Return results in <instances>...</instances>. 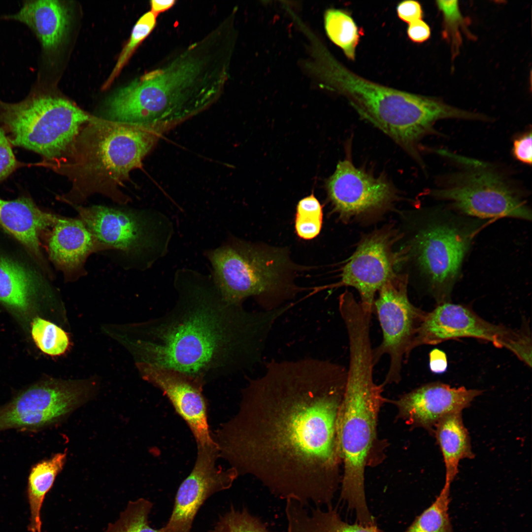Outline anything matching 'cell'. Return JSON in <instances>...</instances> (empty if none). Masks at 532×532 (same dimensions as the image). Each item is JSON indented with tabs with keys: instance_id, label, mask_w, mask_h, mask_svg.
<instances>
[{
	"instance_id": "603a6c76",
	"label": "cell",
	"mask_w": 532,
	"mask_h": 532,
	"mask_svg": "<svg viewBox=\"0 0 532 532\" xmlns=\"http://www.w3.org/2000/svg\"><path fill=\"white\" fill-rule=\"evenodd\" d=\"M304 506L294 500H286L288 532H381L376 525L365 526L344 521L332 506L325 510L311 508L310 511Z\"/></svg>"
},
{
	"instance_id": "9c48e42d",
	"label": "cell",
	"mask_w": 532,
	"mask_h": 532,
	"mask_svg": "<svg viewBox=\"0 0 532 532\" xmlns=\"http://www.w3.org/2000/svg\"><path fill=\"white\" fill-rule=\"evenodd\" d=\"M450 154L462 166L433 191L434 197L469 217L531 220L522 193L504 174L489 163Z\"/></svg>"
},
{
	"instance_id": "60d3db41",
	"label": "cell",
	"mask_w": 532,
	"mask_h": 532,
	"mask_svg": "<svg viewBox=\"0 0 532 532\" xmlns=\"http://www.w3.org/2000/svg\"><path fill=\"white\" fill-rule=\"evenodd\" d=\"M175 2L176 1L174 0H151L150 1L151 11L158 15L159 13L165 12L172 7L175 4Z\"/></svg>"
},
{
	"instance_id": "e0dca14e",
	"label": "cell",
	"mask_w": 532,
	"mask_h": 532,
	"mask_svg": "<svg viewBox=\"0 0 532 532\" xmlns=\"http://www.w3.org/2000/svg\"><path fill=\"white\" fill-rule=\"evenodd\" d=\"M516 332L489 323L469 308L445 302L427 312L411 346L434 345L460 337H473L507 349Z\"/></svg>"
},
{
	"instance_id": "ab89813d",
	"label": "cell",
	"mask_w": 532,
	"mask_h": 532,
	"mask_svg": "<svg viewBox=\"0 0 532 532\" xmlns=\"http://www.w3.org/2000/svg\"><path fill=\"white\" fill-rule=\"evenodd\" d=\"M447 360L445 353L438 349H434L429 354V366L431 370L440 374L444 372L447 368Z\"/></svg>"
},
{
	"instance_id": "8d00e7d4",
	"label": "cell",
	"mask_w": 532,
	"mask_h": 532,
	"mask_svg": "<svg viewBox=\"0 0 532 532\" xmlns=\"http://www.w3.org/2000/svg\"><path fill=\"white\" fill-rule=\"evenodd\" d=\"M397 12L399 18L408 24L422 19L423 17L422 6L418 1L415 0L400 2L397 7Z\"/></svg>"
},
{
	"instance_id": "44dd1931",
	"label": "cell",
	"mask_w": 532,
	"mask_h": 532,
	"mask_svg": "<svg viewBox=\"0 0 532 532\" xmlns=\"http://www.w3.org/2000/svg\"><path fill=\"white\" fill-rule=\"evenodd\" d=\"M1 18L26 25L35 34L46 53L55 50L62 44L70 24L67 7L54 0L25 1L17 12Z\"/></svg>"
},
{
	"instance_id": "f35d334b",
	"label": "cell",
	"mask_w": 532,
	"mask_h": 532,
	"mask_svg": "<svg viewBox=\"0 0 532 532\" xmlns=\"http://www.w3.org/2000/svg\"><path fill=\"white\" fill-rule=\"evenodd\" d=\"M407 33L409 38L413 42L422 43L430 37L431 30L425 22L419 19L409 24Z\"/></svg>"
},
{
	"instance_id": "30bf717a",
	"label": "cell",
	"mask_w": 532,
	"mask_h": 532,
	"mask_svg": "<svg viewBox=\"0 0 532 532\" xmlns=\"http://www.w3.org/2000/svg\"><path fill=\"white\" fill-rule=\"evenodd\" d=\"M313 68L327 89L345 97L359 115L383 132L400 130L412 120L416 94L375 83L354 73L326 48L315 56Z\"/></svg>"
},
{
	"instance_id": "d6a6232c",
	"label": "cell",
	"mask_w": 532,
	"mask_h": 532,
	"mask_svg": "<svg viewBox=\"0 0 532 532\" xmlns=\"http://www.w3.org/2000/svg\"><path fill=\"white\" fill-rule=\"evenodd\" d=\"M457 0H437V5L442 11L444 21L445 37L450 40L453 54H456L461 43L459 28L464 23V19L459 10Z\"/></svg>"
},
{
	"instance_id": "3957f363",
	"label": "cell",
	"mask_w": 532,
	"mask_h": 532,
	"mask_svg": "<svg viewBox=\"0 0 532 532\" xmlns=\"http://www.w3.org/2000/svg\"><path fill=\"white\" fill-rule=\"evenodd\" d=\"M232 37L223 21L169 56L107 99V119L141 125L160 135L206 110L228 79Z\"/></svg>"
},
{
	"instance_id": "2e32d148",
	"label": "cell",
	"mask_w": 532,
	"mask_h": 532,
	"mask_svg": "<svg viewBox=\"0 0 532 532\" xmlns=\"http://www.w3.org/2000/svg\"><path fill=\"white\" fill-rule=\"evenodd\" d=\"M326 187L334 210L344 218L381 210L396 198L393 186L385 178L374 176L348 159L338 162Z\"/></svg>"
},
{
	"instance_id": "6da1fadb",
	"label": "cell",
	"mask_w": 532,
	"mask_h": 532,
	"mask_svg": "<svg viewBox=\"0 0 532 532\" xmlns=\"http://www.w3.org/2000/svg\"><path fill=\"white\" fill-rule=\"evenodd\" d=\"M347 373L317 359L268 362L264 374L247 378L236 414L212 433L219 457L281 499L332 506Z\"/></svg>"
},
{
	"instance_id": "4fadbf2b",
	"label": "cell",
	"mask_w": 532,
	"mask_h": 532,
	"mask_svg": "<svg viewBox=\"0 0 532 532\" xmlns=\"http://www.w3.org/2000/svg\"><path fill=\"white\" fill-rule=\"evenodd\" d=\"M90 382L47 381L33 386L0 407V431L35 430L61 420L90 398Z\"/></svg>"
},
{
	"instance_id": "4dcf8cb0",
	"label": "cell",
	"mask_w": 532,
	"mask_h": 532,
	"mask_svg": "<svg viewBox=\"0 0 532 532\" xmlns=\"http://www.w3.org/2000/svg\"><path fill=\"white\" fill-rule=\"evenodd\" d=\"M157 16L158 14L150 10L145 13L137 21L129 40L122 50L113 70L104 86L105 88L110 85L135 49L152 32L156 26Z\"/></svg>"
},
{
	"instance_id": "83f0119b",
	"label": "cell",
	"mask_w": 532,
	"mask_h": 532,
	"mask_svg": "<svg viewBox=\"0 0 532 532\" xmlns=\"http://www.w3.org/2000/svg\"><path fill=\"white\" fill-rule=\"evenodd\" d=\"M450 490L443 486L433 502L404 532H453L449 511Z\"/></svg>"
},
{
	"instance_id": "e575fe53",
	"label": "cell",
	"mask_w": 532,
	"mask_h": 532,
	"mask_svg": "<svg viewBox=\"0 0 532 532\" xmlns=\"http://www.w3.org/2000/svg\"><path fill=\"white\" fill-rule=\"evenodd\" d=\"M323 217L296 215L295 229L300 238L309 240L317 236L322 228Z\"/></svg>"
},
{
	"instance_id": "ffe728a7",
	"label": "cell",
	"mask_w": 532,
	"mask_h": 532,
	"mask_svg": "<svg viewBox=\"0 0 532 532\" xmlns=\"http://www.w3.org/2000/svg\"><path fill=\"white\" fill-rule=\"evenodd\" d=\"M482 391L458 388L440 382L422 386L397 401L400 414L410 422L425 428L435 426L445 417L462 412Z\"/></svg>"
},
{
	"instance_id": "f1b7e54d",
	"label": "cell",
	"mask_w": 532,
	"mask_h": 532,
	"mask_svg": "<svg viewBox=\"0 0 532 532\" xmlns=\"http://www.w3.org/2000/svg\"><path fill=\"white\" fill-rule=\"evenodd\" d=\"M153 503L143 498L130 501L119 519L108 524L103 532H165L150 527L148 516Z\"/></svg>"
},
{
	"instance_id": "9a60e30c",
	"label": "cell",
	"mask_w": 532,
	"mask_h": 532,
	"mask_svg": "<svg viewBox=\"0 0 532 532\" xmlns=\"http://www.w3.org/2000/svg\"><path fill=\"white\" fill-rule=\"evenodd\" d=\"M197 456L190 474L177 492L170 517L165 532H191L199 509L210 496L230 488L238 475L232 468L217 466V445L197 447Z\"/></svg>"
},
{
	"instance_id": "ba28073f",
	"label": "cell",
	"mask_w": 532,
	"mask_h": 532,
	"mask_svg": "<svg viewBox=\"0 0 532 532\" xmlns=\"http://www.w3.org/2000/svg\"><path fill=\"white\" fill-rule=\"evenodd\" d=\"M418 226L406 248L438 304L448 302L478 228L449 209H436Z\"/></svg>"
},
{
	"instance_id": "7402d4cb",
	"label": "cell",
	"mask_w": 532,
	"mask_h": 532,
	"mask_svg": "<svg viewBox=\"0 0 532 532\" xmlns=\"http://www.w3.org/2000/svg\"><path fill=\"white\" fill-rule=\"evenodd\" d=\"M58 216L40 209L30 198H0V226L39 259L40 233L49 229Z\"/></svg>"
},
{
	"instance_id": "d590c367",
	"label": "cell",
	"mask_w": 532,
	"mask_h": 532,
	"mask_svg": "<svg viewBox=\"0 0 532 532\" xmlns=\"http://www.w3.org/2000/svg\"><path fill=\"white\" fill-rule=\"evenodd\" d=\"M530 130L513 141L512 154L519 161L529 166L532 162V137Z\"/></svg>"
},
{
	"instance_id": "7a4b0ae2",
	"label": "cell",
	"mask_w": 532,
	"mask_h": 532,
	"mask_svg": "<svg viewBox=\"0 0 532 532\" xmlns=\"http://www.w3.org/2000/svg\"><path fill=\"white\" fill-rule=\"evenodd\" d=\"M178 294L165 315L135 327L129 341L136 363L207 380L252 368L262 360L268 334L286 312L248 311L222 298L212 276L178 269Z\"/></svg>"
},
{
	"instance_id": "cb8c5ba5",
	"label": "cell",
	"mask_w": 532,
	"mask_h": 532,
	"mask_svg": "<svg viewBox=\"0 0 532 532\" xmlns=\"http://www.w3.org/2000/svg\"><path fill=\"white\" fill-rule=\"evenodd\" d=\"M462 414L456 412L447 415L435 426V437L445 466L444 485L449 486H451L458 473L460 462L474 457Z\"/></svg>"
},
{
	"instance_id": "1f68e13d",
	"label": "cell",
	"mask_w": 532,
	"mask_h": 532,
	"mask_svg": "<svg viewBox=\"0 0 532 532\" xmlns=\"http://www.w3.org/2000/svg\"><path fill=\"white\" fill-rule=\"evenodd\" d=\"M212 532H272L258 517L244 507L230 509L219 517Z\"/></svg>"
},
{
	"instance_id": "ac0fdd59",
	"label": "cell",
	"mask_w": 532,
	"mask_h": 532,
	"mask_svg": "<svg viewBox=\"0 0 532 532\" xmlns=\"http://www.w3.org/2000/svg\"><path fill=\"white\" fill-rule=\"evenodd\" d=\"M136 366L143 379L161 390L185 421L197 447L217 445L210 431L201 381L179 371L145 363Z\"/></svg>"
},
{
	"instance_id": "4316f807",
	"label": "cell",
	"mask_w": 532,
	"mask_h": 532,
	"mask_svg": "<svg viewBox=\"0 0 532 532\" xmlns=\"http://www.w3.org/2000/svg\"><path fill=\"white\" fill-rule=\"evenodd\" d=\"M324 25L329 38L348 59L354 61L361 32L350 15L342 10L328 9L324 15Z\"/></svg>"
},
{
	"instance_id": "836d02e7",
	"label": "cell",
	"mask_w": 532,
	"mask_h": 532,
	"mask_svg": "<svg viewBox=\"0 0 532 532\" xmlns=\"http://www.w3.org/2000/svg\"><path fill=\"white\" fill-rule=\"evenodd\" d=\"M11 144L4 130L0 127V182L13 172L17 166Z\"/></svg>"
},
{
	"instance_id": "5b68a950",
	"label": "cell",
	"mask_w": 532,
	"mask_h": 532,
	"mask_svg": "<svg viewBox=\"0 0 532 532\" xmlns=\"http://www.w3.org/2000/svg\"><path fill=\"white\" fill-rule=\"evenodd\" d=\"M349 364L336 426V448L343 461L341 499L358 519L370 515L365 490V467L374 439L384 398L383 385L373 379L372 348L368 341L349 343Z\"/></svg>"
},
{
	"instance_id": "8992f818",
	"label": "cell",
	"mask_w": 532,
	"mask_h": 532,
	"mask_svg": "<svg viewBox=\"0 0 532 532\" xmlns=\"http://www.w3.org/2000/svg\"><path fill=\"white\" fill-rule=\"evenodd\" d=\"M205 256L211 265L213 281L222 298L241 305L247 298L255 297L265 311L281 306L294 291L283 283L287 260L282 252L256 248L236 240L208 250Z\"/></svg>"
},
{
	"instance_id": "74e56055",
	"label": "cell",
	"mask_w": 532,
	"mask_h": 532,
	"mask_svg": "<svg viewBox=\"0 0 532 532\" xmlns=\"http://www.w3.org/2000/svg\"><path fill=\"white\" fill-rule=\"evenodd\" d=\"M296 215L323 217V206L312 194L299 201Z\"/></svg>"
},
{
	"instance_id": "484cf974",
	"label": "cell",
	"mask_w": 532,
	"mask_h": 532,
	"mask_svg": "<svg viewBox=\"0 0 532 532\" xmlns=\"http://www.w3.org/2000/svg\"><path fill=\"white\" fill-rule=\"evenodd\" d=\"M36 279L19 264L0 256V302L20 310L27 309L36 291Z\"/></svg>"
},
{
	"instance_id": "f546056e",
	"label": "cell",
	"mask_w": 532,
	"mask_h": 532,
	"mask_svg": "<svg viewBox=\"0 0 532 532\" xmlns=\"http://www.w3.org/2000/svg\"><path fill=\"white\" fill-rule=\"evenodd\" d=\"M31 331L35 344L46 354L60 356L69 347L70 342L67 332L49 321L35 318L32 322Z\"/></svg>"
},
{
	"instance_id": "d6986e66",
	"label": "cell",
	"mask_w": 532,
	"mask_h": 532,
	"mask_svg": "<svg viewBox=\"0 0 532 532\" xmlns=\"http://www.w3.org/2000/svg\"><path fill=\"white\" fill-rule=\"evenodd\" d=\"M47 238L49 258L66 281L85 275V265L93 253L112 250L100 242L78 218L58 216Z\"/></svg>"
},
{
	"instance_id": "8fae6325",
	"label": "cell",
	"mask_w": 532,
	"mask_h": 532,
	"mask_svg": "<svg viewBox=\"0 0 532 532\" xmlns=\"http://www.w3.org/2000/svg\"><path fill=\"white\" fill-rule=\"evenodd\" d=\"M79 218L102 243L133 254L150 266L167 253L173 225L157 211H132L102 205H74Z\"/></svg>"
},
{
	"instance_id": "52a82bcc",
	"label": "cell",
	"mask_w": 532,
	"mask_h": 532,
	"mask_svg": "<svg viewBox=\"0 0 532 532\" xmlns=\"http://www.w3.org/2000/svg\"><path fill=\"white\" fill-rule=\"evenodd\" d=\"M92 118L70 101L35 88L23 100L0 99V127L10 142L49 161L60 158Z\"/></svg>"
},
{
	"instance_id": "277c9868",
	"label": "cell",
	"mask_w": 532,
	"mask_h": 532,
	"mask_svg": "<svg viewBox=\"0 0 532 532\" xmlns=\"http://www.w3.org/2000/svg\"><path fill=\"white\" fill-rule=\"evenodd\" d=\"M159 136L141 125L93 118L61 159L52 161L59 164L57 169L72 184L61 200L76 205L98 193L127 203L128 197L119 188L131 170L141 167Z\"/></svg>"
},
{
	"instance_id": "d4e9b609",
	"label": "cell",
	"mask_w": 532,
	"mask_h": 532,
	"mask_svg": "<svg viewBox=\"0 0 532 532\" xmlns=\"http://www.w3.org/2000/svg\"><path fill=\"white\" fill-rule=\"evenodd\" d=\"M66 453H60L42 461L32 469L28 478L27 496L30 519L28 530L41 532L40 511L46 494L51 489L57 475L63 469Z\"/></svg>"
},
{
	"instance_id": "5bb4252c",
	"label": "cell",
	"mask_w": 532,
	"mask_h": 532,
	"mask_svg": "<svg viewBox=\"0 0 532 532\" xmlns=\"http://www.w3.org/2000/svg\"><path fill=\"white\" fill-rule=\"evenodd\" d=\"M395 240L390 231L370 234L361 242L342 269L340 284L355 288L363 309L371 313L376 293L397 275L396 266L403 258L393 250Z\"/></svg>"
},
{
	"instance_id": "7c38bea8",
	"label": "cell",
	"mask_w": 532,
	"mask_h": 532,
	"mask_svg": "<svg viewBox=\"0 0 532 532\" xmlns=\"http://www.w3.org/2000/svg\"><path fill=\"white\" fill-rule=\"evenodd\" d=\"M407 276L397 275L378 291L375 309L383 334L380 344L372 350L375 365L384 355L390 365L383 386L401 379L402 362L411 353V346L427 312L412 304L407 295Z\"/></svg>"
}]
</instances>
